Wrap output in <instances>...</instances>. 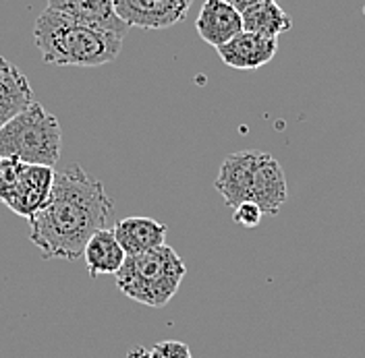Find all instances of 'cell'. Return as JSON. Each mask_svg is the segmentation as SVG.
<instances>
[{"label":"cell","mask_w":365,"mask_h":358,"mask_svg":"<svg viewBox=\"0 0 365 358\" xmlns=\"http://www.w3.org/2000/svg\"><path fill=\"white\" fill-rule=\"evenodd\" d=\"M125 257H127V253L118 245L114 232L108 228L93 232L83 248V259H86V265H88L91 278L114 275L125 263Z\"/></svg>","instance_id":"13"},{"label":"cell","mask_w":365,"mask_h":358,"mask_svg":"<svg viewBox=\"0 0 365 358\" xmlns=\"http://www.w3.org/2000/svg\"><path fill=\"white\" fill-rule=\"evenodd\" d=\"M127 358H150V350H148V348H143V346H135V348H131V350H129Z\"/></svg>","instance_id":"19"},{"label":"cell","mask_w":365,"mask_h":358,"mask_svg":"<svg viewBox=\"0 0 365 358\" xmlns=\"http://www.w3.org/2000/svg\"><path fill=\"white\" fill-rule=\"evenodd\" d=\"M187 265L179 253L168 245L154 251L127 255L125 263L114 273L116 288L139 305L160 309L166 307L181 288Z\"/></svg>","instance_id":"3"},{"label":"cell","mask_w":365,"mask_h":358,"mask_svg":"<svg viewBox=\"0 0 365 358\" xmlns=\"http://www.w3.org/2000/svg\"><path fill=\"white\" fill-rule=\"evenodd\" d=\"M23 168H25V162L21 159L0 156V203H6L9 197L13 195Z\"/></svg>","instance_id":"15"},{"label":"cell","mask_w":365,"mask_h":358,"mask_svg":"<svg viewBox=\"0 0 365 358\" xmlns=\"http://www.w3.org/2000/svg\"><path fill=\"white\" fill-rule=\"evenodd\" d=\"M36 102L29 79L13 63L0 56V129Z\"/></svg>","instance_id":"11"},{"label":"cell","mask_w":365,"mask_h":358,"mask_svg":"<svg viewBox=\"0 0 365 358\" xmlns=\"http://www.w3.org/2000/svg\"><path fill=\"white\" fill-rule=\"evenodd\" d=\"M48 9L71 15L79 21L110 29L123 38L129 29V25L116 15L114 0H48Z\"/></svg>","instance_id":"12"},{"label":"cell","mask_w":365,"mask_h":358,"mask_svg":"<svg viewBox=\"0 0 365 358\" xmlns=\"http://www.w3.org/2000/svg\"><path fill=\"white\" fill-rule=\"evenodd\" d=\"M230 2L239 13H243L245 9H250V6H255V4H262V2H272V0H227Z\"/></svg>","instance_id":"18"},{"label":"cell","mask_w":365,"mask_h":358,"mask_svg":"<svg viewBox=\"0 0 365 358\" xmlns=\"http://www.w3.org/2000/svg\"><path fill=\"white\" fill-rule=\"evenodd\" d=\"M289 199L287 177L282 166L270 154L257 152V162L251 182V203H255L264 216H278L282 205Z\"/></svg>","instance_id":"6"},{"label":"cell","mask_w":365,"mask_h":358,"mask_svg":"<svg viewBox=\"0 0 365 358\" xmlns=\"http://www.w3.org/2000/svg\"><path fill=\"white\" fill-rule=\"evenodd\" d=\"M195 29L205 44L220 48L243 31V17L227 0H205Z\"/></svg>","instance_id":"9"},{"label":"cell","mask_w":365,"mask_h":358,"mask_svg":"<svg viewBox=\"0 0 365 358\" xmlns=\"http://www.w3.org/2000/svg\"><path fill=\"white\" fill-rule=\"evenodd\" d=\"M218 50L220 60L230 68L239 70H255L264 67L276 56L278 50V38H268L253 31H241L230 42L222 44Z\"/></svg>","instance_id":"8"},{"label":"cell","mask_w":365,"mask_h":358,"mask_svg":"<svg viewBox=\"0 0 365 358\" xmlns=\"http://www.w3.org/2000/svg\"><path fill=\"white\" fill-rule=\"evenodd\" d=\"M34 42L46 65L93 68L118 58L123 36L46 9L34 25Z\"/></svg>","instance_id":"2"},{"label":"cell","mask_w":365,"mask_h":358,"mask_svg":"<svg viewBox=\"0 0 365 358\" xmlns=\"http://www.w3.org/2000/svg\"><path fill=\"white\" fill-rule=\"evenodd\" d=\"M193 0H114L116 15L129 27L166 29L182 21Z\"/></svg>","instance_id":"5"},{"label":"cell","mask_w":365,"mask_h":358,"mask_svg":"<svg viewBox=\"0 0 365 358\" xmlns=\"http://www.w3.org/2000/svg\"><path fill=\"white\" fill-rule=\"evenodd\" d=\"M118 245L127 255H139L166 245V226L145 216H129L113 228Z\"/></svg>","instance_id":"10"},{"label":"cell","mask_w":365,"mask_h":358,"mask_svg":"<svg viewBox=\"0 0 365 358\" xmlns=\"http://www.w3.org/2000/svg\"><path fill=\"white\" fill-rule=\"evenodd\" d=\"M54 168L52 166H42V164H25L19 182L13 191V195L9 197V201L4 203L13 214L21 216V218H31L34 214H38L44 203L50 197L52 184H54Z\"/></svg>","instance_id":"7"},{"label":"cell","mask_w":365,"mask_h":358,"mask_svg":"<svg viewBox=\"0 0 365 358\" xmlns=\"http://www.w3.org/2000/svg\"><path fill=\"white\" fill-rule=\"evenodd\" d=\"M150 358H193L189 346L185 342H177V339H164L152 346L150 350Z\"/></svg>","instance_id":"16"},{"label":"cell","mask_w":365,"mask_h":358,"mask_svg":"<svg viewBox=\"0 0 365 358\" xmlns=\"http://www.w3.org/2000/svg\"><path fill=\"white\" fill-rule=\"evenodd\" d=\"M241 17H243V29L245 31L262 33L268 38H278L280 33H284L293 27L291 15L276 0L250 6L241 13Z\"/></svg>","instance_id":"14"},{"label":"cell","mask_w":365,"mask_h":358,"mask_svg":"<svg viewBox=\"0 0 365 358\" xmlns=\"http://www.w3.org/2000/svg\"><path fill=\"white\" fill-rule=\"evenodd\" d=\"M262 216H264V211L251 201L239 203L237 207H232V222L243 226V228H255V226H259Z\"/></svg>","instance_id":"17"},{"label":"cell","mask_w":365,"mask_h":358,"mask_svg":"<svg viewBox=\"0 0 365 358\" xmlns=\"http://www.w3.org/2000/svg\"><path fill=\"white\" fill-rule=\"evenodd\" d=\"M113 209L104 184L73 164L54 174L48 201L29 218V241L44 259L77 261L91 234L106 228Z\"/></svg>","instance_id":"1"},{"label":"cell","mask_w":365,"mask_h":358,"mask_svg":"<svg viewBox=\"0 0 365 358\" xmlns=\"http://www.w3.org/2000/svg\"><path fill=\"white\" fill-rule=\"evenodd\" d=\"M63 149V131L54 114L34 102L0 129V156L25 164L54 166Z\"/></svg>","instance_id":"4"}]
</instances>
